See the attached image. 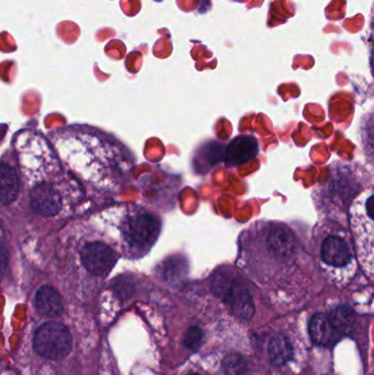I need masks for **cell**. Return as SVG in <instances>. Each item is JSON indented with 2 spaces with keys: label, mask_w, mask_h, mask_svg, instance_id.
Wrapping results in <instances>:
<instances>
[{
  "label": "cell",
  "mask_w": 374,
  "mask_h": 375,
  "mask_svg": "<svg viewBox=\"0 0 374 375\" xmlns=\"http://www.w3.org/2000/svg\"><path fill=\"white\" fill-rule=\"evenodd\" d=\"M370 185L371 176L366 171L359 166L339 161L330 167L327 180L316 188L314 202L326 218L344 225L351 202Z\"/></svg>",
  "instance_id": "1"
},
{
  "label": "cell",
  "mask_w": 374,
  "mask_h": 375,
  "mask_svg": "<svg viewBox=\"0 0 374 375\" xmlns=\"http://www.w3.org/2000/svg\"><path fill=\"white\" fill-rule=\"evenodd\" d=\"M311 255L323 271L335 278H350L357 272V254L351 234L337 222L325 218L314 227Z\"/></svg>",
  "instance_id": "2"
},
{
  "label": "cell",
  "mask_w": 374,
  "mask_h": 375,
  "mask_svg": "<svg viewBox=\"0 0 374 375\" xmlns=\"http://www.w3.org/2000/svg\"><path fill=\"white\" fill-rule=\"evenodd\" d=\"M373 200V187L370 185L356 196L348 210L350 234L355 244L358 262L370 274L373 272L374 265Z\"/></svg>",
  "instance_id": "3"
},
{
  "label": "cell",
  "mask_w": 374,
  "mask_h": 375,
  "mask_svg": "<svg viewBox=\"0 0 374 375\" xmlns=\"http://www.w3.org/2000/svg\"><path fill=\"white\" fill-rule=\"evenodd\" d=\"M213 294L227 304L240 320H249L255 314V303L245 279L235 268L222 266L210 276Z\"/></svg>",
  "instance_id": "4"
},
{
  "label": "cell",
  "mask_w": 374,
  "mask_h": 375,
  "mask_svg": "<svg viewBox=\"0 0 374 375\" xmlns=\"http://www.w3.org/2000/svg\"><path fill=\"white\" fill-rule=\"evenodd\" d=\"M160 218L144 210L129 213L122 224L124 243L136 256H144L151 250L160 237Z\"/></svg>",
  "instance_id": "5"
},
{
  "label": "cell",
  "mask_w": 374,
  "mask_h": 375,
  "mask_svg": "<svg viewBox=\"0 0 374 375\" xmlns=\"http://www.w3.org/2000/svg\"><path fill=\"white\" fill-rule=\"evenodd\" d=\"M34 348L41 358L52 361L61 360L72 351V335L63 324L47 322L34 334Z\"/></svg>",
  "instance_id": "6"
},
{
  "label": "cell",
  "mask_w": 374,
  "mask_h": 375,
  "mask_svg": "<svg viewBox=\"0 0 374 375\" xmlns=\"http://www.w3.org/2000/svg\"><path fill=\"white\" fill-rule=\"evenodd\" d=\"M80 258L84 267L95 276H105L116 265L114 251L102 243H90L82 249Z\"/></svg>",
  "instance_id": "7"
},
{
  "label": "cell",
  "mask_w": 374,
  "mask_h": 375,
  "mask_svg": "<svg viewBox=\"0 0 374 375\" xmlns=\"http://www.w3.org/2000/svg\"><path fill=\"white\" fill-rule=\"evenodd\" d=\"M31 205L38 214L53 216L62 209L61 196L55 188L49 183H40L31 191Z\"/></svg>",
  "instance_id": "8"
},
{
  "label": "cell",
  "mask_w": 374,
  "mask_h": 375,
  "mask_svg": "<svg viewBox=\"0 0 374 375\" xmlns=\"http://www.w3.org/2000/svg\"><path fill=\"white\" fill-rule=\"evenodd\" d=\"M258 151V142L253 136H237L226 148V164L229 166L242 165L256 157Z\"/></svg>",
  "instance_id": "9"
},
{
  "label": "cell",
  "mask_w": 374,
  "mask_h": 375,
  "mask_svg": "<svg viewBox=\"0 0 374 375\" xmlns=\"http://www.w3.org/2000/svg\"><path fill=\"white\" fill-rule=\"evenodd\" d=\"M308 331H310L312 341L323 347L335 345L341 337L330 323L328 315L321 314V313L314 315L311 318Z\"/></svg>",
  "instance_id": "10"
},
{
  "label": "cell",
  "mask_w": 374,
  "mask_h": 375,
  "mask_svg": "<svg viewBox=\"0 0 374 375\" xmlns=\"http://www.w3.org/2000/svg\"><path fill=\"white\" fill-rule=\"evenodd\" d=\"M36 307L43 316L58 318L64 311L63 300L54 287L45 285L36 292Z\"/></svg>",
  "instance_id": "11"
},
{
  "label": "cell",
  "mask_w": 374,
  "mask_h": 375,
  "mask_svg": "<svg viewBox=\"0 0 374 375\" xmlns=\"http://www.w3.org/2000/svg\"><path fill=\"white\" fill-rule=\"evenodd\" d=\"M19 177L8 165H0V202L10 205L17 199L20 189Z\"/></svg>",
  "instance_id": "12"
},
{
  "label": "cell",
  "mask_w": 374,
  "mask_h": 375,
  "mask_svg": "<svg viewBox=\"0 0 374 375\" xmlns=\"http://www.w3.org/2000/svg\"><path fill=\"white\" fill-rule=\"evenodd\" d=\"M268 353L273 365L282 367L293 358V348L284 335L277 334L270 339Z\"/></svg>",
  "instance_id": "13"
},
{
  "label": "cell",
  "mask_w": 374,
  "mask_h": 375,
  "mask_svg": "<svg viewBox=\"0 0 374 375\" xmlns=\"http://www.w3.org/2000/svg\"><path fill=\"white\" fill-rule=\"evenodd\" d=\"M328 318L340 336L350 334L355 328L356 314L349 307L340 305L335 307L330 311Z\"/></svg>",
  "instance_id": "14"
},
{
  "label": "cell",
  "mask_w": 374,
  "mask_h": 375,
  "mask_svg": "<svg viewBox=\"0 0 374 375\" xmlns=\"http://www.w3.org/2000/svg\"><path fill=\"white\" fill-rule=\"evenodd\" d=\"M223 369L225 375L251 374V367L247 359L238 353H232L224 359Z\"/></svg>",
  "instance_id": "15"
},
{
  "label": "cell",
  "mask_w": 374,
  "mask_h": 375,
  "mask_svg": "<svg viewBox=\"0 0 374 375\" xmlns=\"http://www.w3.org/2000/svg\"><path fill=\"white\" fill-rule=\"evenodd\" d=\"M203 339V331L197 326H193L188 329L187 333L184 335V345L189 350L197 351L201 348Z\"/></svg>",
  "instance_id": "16"
},
{
  "label": "cell",
  "mask_w": 374,
  "mask_h": 375,
  "mask_svg": "<svg viewBox=\"0 0 374 375\" xmlns=\"http://www.w3.org/2000/svg\"><path fill=\"white\" fill-rule=\"evenodd\" d=\"M7 262H8V255H7L6 250L0 246V276L6 269Z\"/></svg>",
  "instance_id": "17"
},
{
  "label": "cell",
  "mask_w": 374,
  "mask_h": 375,
  "mask_svg": "<svg viewBox=\"0 0 374 375\" xmlns=\"http://www.w3.org/2000/svg\"><path fill=\"white\" fill-rule=\"evenodd\" d=\"M193 375H196V374H193Z\"/></svg>",
  "instance_id": "18"
}]
</instances>
